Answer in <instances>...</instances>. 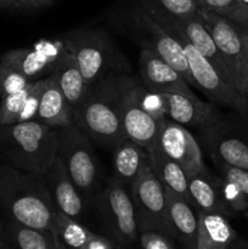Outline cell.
Instances as JSON below:
<instances>
[{
	"label": "cell",
	"instance_id": "cell-1",
	"mask_svg": "<svg viewBox=\"0 0 248 249\" xmlns=\"http://www.w3.org/2000/svg\"><path fill=\"white\" fill-rule=\"evenodd\" d=\"M0 206L16 223L53 235L56 207L44 175L0 164Z\"/></svg>",
	"mask_w": 248,
	"mask_h": 249
},
{
	"label": "cell",
	"instance_id": "cell-2",
	"mask_svg": "<svg viewBox=\"0 0 248 249\" xmlns=\"http://www.w3.org/2000/svg\"><path fill=\"white\" fill-rule=\"evenodd\" d=\"M134 79L133 75L112 72L90 85L87 97L74 114V124L94 142L114 147L125 139L122 130L121 104Z\"/></svg>",
	"mask_w": 248,
	"mask_h": 249
},
{
	"label": "cell",
	"instance_id": "cell-3",
	"mask_svg": "<svg viewBox=\"0 0 248 249\" xmlns=\"http://www.w3.org/2000/svg\"><path fill=\"white\" fill-rule=\"evenodd\" d=\"M58 136V129L36 119L0 125L1 164L45 175L57 158Z\"/></svg>",
	"mask_w": 248,
	"mask_h": 249
},
{
	"label": "cell",
	"instance_id": "cell-4",
	"mask_svg": "<svg viewBox=\"0 0 248 249\" xmlns=\"http://www.w3.org/2000/svg\"><path fill=\"white\" fill-rule=\"evenodd\" d=\"M57 158L87 203L94 201L101 186V165L92 140L75 124L58 129Z\"/></svg>",
	"mask_w": 248,
	"mask_h": 249
},
{
	"label": "cell",
	"instance_id": "cell-5",
	"mask_svg": "<svg viewBox=\"0 0 248 249\" xmlns=\"http://www.w3.org/2000/svg\"><path fill=\"white\" fill-rule=\"evenodd\" d=\"M102 228L108 237L121 247H128L139 240V225L130 192L125 185L112 179L94 198Z\"/></svg>",
	"mask_w": 248,
	"mask_h": 249
},
{
	"label": "cell",
	"instance_id": "cell-6",
	"mask_svg": "<svg viewBox=\"0 0 248 249\" xmlns=\"http://www.w3.org/2000/svg\"><path fill=\"white\" fill-rule=\"evenodd\" d=\"M63 39L89 85L117 72L116 48L104 29L80 28L66 34Z\"/></svg>",
	"mask_w": 248,
	"mask_h": 249
},
{
	"label": "cell",
	"instance_id": "cell-7",
	"mask_svg": "<svg viewBox=\"0 0 248 249\" xmlns=\"http://www.w3.org/2000/svg\"><path fill=\"white\" fill-rule=\"evenodd\" d=\"M199 16L213 36L236 89L248 97V60L237 27L225 17L199 7Z\"/></svg>",
	"mask_w": 248,
	"mask_h": 249
},
{
	"label": "cell",
	"instance_id": "cell-8",
	"mask_svg": "<svg viewBox=\"0 0 248 249\" xmlns=\"http://www.w3.org/2000/svg\"><path fill=\"white\" fill-rule=\"evenodd\" d=\"M129 192L135 208L139 231H159L169 236L167 192L150 164L130 185Z\"/></svg>",
	"mask_w": 248,
	"mask_h": 249
},
{
	"label": "cell",
	"instance_id": "cell-9",
	"mask_svg": "<svg viewBox=\"0 0 248 249\" xmlns=\"http://www.w3.org/2000/svg\"><path fill=\"white\" fill-rule=\"evenodd\" d=\"M68 51L65 39L40 40L34 48H18L5 53L0 62L18 71L31 82L50 77L58 61Z\"/></svg>",
	"mask_w": 248,
	"mask_h": 249
},
{
	"label": "cell",
	"instance_id": "cell-10",
	"mask_svg": "<svg viewBox=\"0 0 248 249\" xmlns=\"http://www.w3.org/2000/svg\"><path fill=\"white\" fill-rule=\"evenodd\" d=\"M152 147L181 165L187 178L206 170L202 151L192 134L184 125L167 117L160 121L157 138Z\"/></svg>",
	"mask_w": 248,
	"mask_h": 249
},
{
	"label": "cell",
	"instance_id": "cell-11",
	"mask_svg": "<svg viewBox=\"0 0 248 249\" xmlns=\"http://www.w3.org/2000/svg\"><path fill=\"white\" fill-rule=\"evenodd\" d=\"M142 87L138 78H135L124 92L121 104V122L124 138L134 141L150 152L155 145L160 121L151 116L141 105Z\"/></svg>",
	"mask_w": 248,
	"mask_h": 249
},
{
	"label": "cell",
	"instance_id": "cell-12",
	"mask_svg": "<svg viewBox=\"0 0 248 249\" xmlns=\"http://www.w3.org/2000/svg\"><path fill=\"white\" fill-rule=\"evenodd\" d=\"M136 22L139 26L147 33L148 46L157 56H159L164 62L172 66L179 74L195 87V80L190 72L185 50L177 39L173 38L167 31L162 28L150 15L146 14L142 9H139L136 14Z\"/></svg>",
	"mask_w": 248,
	"mask_h": 249
},
{
	"label": "cell",
	"instance_id": "cell-13",
	"mask_svg": "<svg viewBox=\"0 0 248 249\" xmlns=\"http://www.w3.org/2000/svg\"><path fill=\"white\" fill-rule=\"evenodd\" d=\"M140 74L147 90L157 94H181L197 97L190 84L172 66L156 55L150 48L140 53Z\"/></svg>",
	"mask_w": 248,
	"mask_h": 249
},
{
	"label": "cell",
	"instance_id": "cell-14",
	"mask_svg": "<svg viewBox=\"0 0 248 249\" xmlns=\"http://www.w3.org/2000/svg\"><path fill=\"white\" fill-rule=\"evenodd\" d=\"M215 124V122H214ZM211 156L216 164L248 170V131L226 124H215L208 134Z\"/></svg>",
	"mask_w": 248,
	"mask_h": 249
},
{
	"label": "cell",
	"instance_id": "cell-15",
	"mask_svg": "<svg viewBox=\"0 0 248 249\" xmlns=\"http://www.w3.org/2000/svg\"><path fill=\"white\" fill-rule=\"evenodd\" d=\"M44 177L56 208L75 220H82L88 203L73 184L58 158H56L53 167Z\"/></svg>",
	"mask_w": 248,
	"mask_h": 249
},
{
	"label": "cell",
	"instance_id": "cell-16",
	"mask_svg": "<svg viewBox=\"0 0 248 249\" xmlns=\"http://www.w3.org/2000/svg\"><path fill=\"white\" fill-rule=\"evenodd\" d=\"M169 119L187 126L209 125L216 121L218 113L214 104H207L198 97H189L181 94H159Z\"/></svg>",
	"mask_w": 248,
	"mask_h": 249
},
{
	"label": "cell",
	"instance_id": "cell-17",
	"mask_svg": "<svg viewBox=\"0 0 248 249\" xmlns=\"http://www.w3.org/2000/svg\"><path fill=\"white\" fill-rule=\"evenodd\" d=\"M167 192V191H165ZM168 226L170 238L179 241L185 249H196L198 214L190 199L167 192Z\"/></svg>",
	"mask_w": 248,
	"mask_h": 249
},
{
	"label": "cell",
	"instance_id": "cell-18",
	"mask_svg": "<svg viewBox=\"0 0 248 249\" xmlns=\"http://www.w3.org/2000/svg\"><path fill=\"white\" fill-rule=\"evenodd\" d=\"M220 181L221 179L213 178L207 169L187 178L190 199L197 212L223 214L228 218L232 215L224 199Z\"/></svg>",
	"mask_w": 248,
	"mask_h": 249
},
{
	"label": "cell",
	"instance_id": "cell-19",
	"mask_svg": "<svg viewBox=\"0 0 248 249\" xmlns=\"http://www.w3.org/2000/svg\"><path fill=\"white\" fill-rule=\"evenodd\" d=\"M174 19L177 29L184 34L185 38L216 68V71L224 78L232 83L228 72V68L223 61V57H221L220 53L216 48L215 41H214L213 36L209 33L207 27L204 26L203 21L199 16V12L196 16L182 17V18L174 16Z\"/></svg>",
	"mask_w": 248,
	"mask_h": 249
},
{
	"label": "cell",
	"instance_id": "cell-20",
	"mask_svg": "<svg viewBox=\"0 0 248 249\" xmlns=\"http://www.w3.org/2000/svg\"><path fill=\"white\" fill-rule=\"evenodd\" d=\"M51 75L55 78L61 91L65 95L74 117L87 97L90 85L83 77L75 57L70 53V50L58 61Z\"/></svg>",
	"mask_w": 248,
	"mask_h": 249
},
{
	"label": "cell",
	"instance_id": "cell-21",
	"mask_svg": "<svg viewBox=\"0 0 248 249\" xmlns=\"http://www.w3.org/2000/svg\"><path fill=\"white\" fill-rule=\"evenodd\" d=\"M35 119L55 129L74 124L72 109L53 75L49 77L48 84L41 94Z\"/></svg>",
	"mask_w": 248,
	"mask_h": 249
},
{
	"label": "cell",
	"instance_id": "cell-22",
	"mask_svg": "<svg viewBox=\"0 0 248 249\" xmlns=\"http://www.w3.org/2000/svg\"><path fill=\"white\" fill-rule=\"evenodd\" d=\"M150 164L148 152L129 139H123L114 146L113 179L123 185H131Z\"/></svg>",
	"mask_w": 248,
	"mask_h": 249
},
{
	"label": "cell",
	"instance_id": "cell-23",
	"mask_svg": "<svg viewBox=\"0 0 248 249\" xmlns=\"http://www.w3.org/2000/svg\"><path fill=\"white\" fill-rule=\"evenodd\" d=\"M198 214L196 249H229L237 238L235 229L231 226L228 216L216 213Z\"/></svg>",
	"mask_w": 248,
	"mask_h": 249
},
{
	"label": "cell",
	"instance_id": "cell-24",
	"mask_svg": "<svg viewBox=\"0 0 248 249\" xmlns=\"http://www.w3.org/2000/svg\"><path fill=\"white\" fill-rule=\"evenodd\" d=\"M150 167L156 177L162 182L168 194L190 199L189 187H187V174L181 165L163 155L157 148L152 147L148 152ZM191 201V199H190Z\"/></svg>",
	"mask_w": 248,
	"mask_h": 249
},
{
	"label": "cell",
	"instance_id": "cell-25",
	"mask_svg": "<svg viewBox=\"0 0 248 249\" xmlns=\"http://www.w3.org/2000/svg\"><path fill=\"white\" fill-rule=\"evenodd\" d=\"M11 249H56L53 233L21 225L12 219L0 220Z\"/></svg>",
	"mask_w": 248,
	"mask_h": 249
},
{
	"label": "cell",
	"instance_id": "cell-26",
	"mask_svg": "<svg viewBox=\"0 0 248 249\" xmlns=\"http://www.w3.org/2000/svg\"><path fill=\"white\" fill-rule=\"evenodd\" d=\"M94 233L80 221L66 215L56 208L53 220V237L56 245L67 249H83Z\"/></svg>",
	"mask_w": 248,
	"mask_h": 249
},
{
	"label": "cell",
	"instance_id": "cell-27",
	"mask_svg": "<svg viewBox=\"0 0 248 249\" xmlns=\"http://www.w3.org/2000/svg\"><path fill=\"white\" fill-rule=\"evenodd\" d=\"M199 6L211 10L236 23L248 16V5L242 0H197Z\"/></svg>",
	"mask_w": 248,
	"mask_h": 249
},
{
	"label": "cell",
	"instance_id": "cell-28",
	"mask_svg": "<svg viewBox=\"0 0 248 249\" xmlns=\"http://www.w3.org/2000/svg\"><path fill=\"white\" fill-rule=\"evenodd\" d=\"M32 85H33V82L27 88L22 89L21 91H17L1 99L0 101V125L17 123L19 113L22 112L24 104L28 99Z\"/></svg>",
	"mask_w": 248,
	"mask_h": 249
},
{
	"label": "cell",
	"instance_id": "cell-29",
	"mask_svg": "<svg viewBox=\"0 0 248 249\" xmlns=\"http://www.w3.org/2000/svg\"><path fill=\"white\" fill-rule=\"evenodd\" d=\"M31 83V80L27 79L18 71L0 62V99L21 91Z\"/></svg>",
	"mask_w": 248,
	"mask_h": 249
},
{
	"label": "cell",
	"instance_id": "cell-30",
	"mask_svg": "<svg viewBox=\"0 0 248 249\" xmlns=\"http://www.w3.org/2000/svg\"><path fill=\"white\" fill-rule=\"evenodd\" d=\"M220 185L225 203L232 213V215L236 213H241L245 214L248 218V204L240 187L235 182L224 179V178H221Z\"/></svg>",
	"mask_w": 248,
	"mask_h": 249
},
{
	"label": "cell",
	"instance_id": "cell-31",
	"mask_svg": "<svg viewBox=\"0 0 248 249\" xmlns=\"http://www.w3.org/2000/svg\"><path fill=\"white\" fill-rule=\"evenodd\" d=\"M163 9L175 17L196 16L199 12L197 0H156Z\"/></svg>",
	"mask_w": 248,
	"mask_h": 249
},
{
	"label": "cell",
	"instance_id": "cell-32",
	"mask_svg": "<svg viewBox=\"0 0 248 249\" xmlns=\"http://www.w3.org/2000/svg\"><path fill=\"white\" fill-rule=\"evenodd\" d=\"M141 105L143 108L148 112L152 117H155L158 121H162L163 118L167 117L165 114L164 102H163L162 96L157 92H152L145 88V85L141 89Z\"/></svg>",
	"mask_w": 248,
	"mask_h": 249
},
{
	"label": "cell",
	"instance_id": "cell-33",
	"mask_svg": "<svg viewBox=\"0 0 248 249\" xmlns=\"http://www.w3.org/2000/svg\"><path fill=\"white\" fill-rule=\"evenodd\" d=\"M139 240H140L141 249H175L169 236L159 231H140Z\"/></svg>",
	"mask_w": 248,
	"mask_h": 249
},
{
	"label": "cell",
	"instance_id": "cell-34",
	"mask_svg": "<svg viewBox=\"0 0 248 249\" xmlns=\"http://www.w3.org/2000/svg\"><path fill=\"white\" fill-rule=\"evenodd\" d=\"M218 167L221 173V178L235 182L240 187L248 204V170L238 169V168L226 164H218Z\"/></svg>",
	"mask_w": 248,
	"mask_h": 249
},
{
	"label": "cell",
	"instance_id": "cell-35",
	"mask_svg": "<svg viewBox=\"0 0 248 249\" xmlns=\"http://www.w3.org/2000/svg\"><path fill=\"white\" fill-rule=\"evenodd\" d=\"M53 2V0H0V7L2 9L35 10L49 6Z\"/></svg>",
	"mask_w": 248,
	"mask_h": 249
},
{
	"label": "cell",
	"instance_id": "cell-36",
	"mask_svg": "<svg viewBox=\"0 0 248 249\" xmlns=\"http://www.w3.org/2000/svg\"><path fill=\"white\" fill-rule=\"evenodd\" d=\"M118 245L112 238L106 236L92 235V237L88 241L85 247L83 249H117Z\"/></svg>",
	"mask_w": 248,
	"mask_h": 249
},
{
	"label": "cell",
	"instance_id": "cell-37",
	"mask_svg": "<svg viewBox=\"0 0 248 249\" xmlns=\"http://www.w3.org/2000/svg\"><path fill=\"white\" fill-rule=\"evenodd\" d=\"M229 249H248V240L237 236V238L231 243Z\"/></svg>",
	"mask_w": 248,
	"mask_h": 249
},
{
	"label": "cell",
	"instance_id": "cell-38",
	"mask_svg": "<svg viewBox=\"0 0 248 249\" xmlns=\"http://www.w3.org/2000/svg\"><path fill=\"white\" fill-rule=\"evenodd\" d=\"M232 23H233V22H232ZM233 24L237 27L238 31H240L241 33L248 36V16L245 17V18L240 19V21L236 22V23H233Z\"/></svg>",
	"mask_w": 248,
	"mask_h": 249
},
{
	"label": "cell",
	"instance_id": "cell-39",
	"mask_svg": "<svg viewBox=\"0 0 248 249\" xmlns=\"http://www.w3.org/2000/svg\"><path fill=\"white\" fill-rule=\"evenodd\" d=\"M0 249H11L9 241H7L6 235H5L4 230H2L1 225H0Z\"/></svg>",
	"mask_w": 248,
	"mask_h": 249
},
{
	"label": "cell",
	"instance_id": "cell-40",
	"mask_svg": "<svg viewBox=\"0 0 248 249\" xmlns=\"http://www.w3.org/2000/svg\"><path fill=\"white\" fill-rule=\"evenodd\" d=\"M240 33H241V32H240ZM241 38H242L243 49H245V53H246V56H247V60H248V36L241 33Z\"/></svg>",
	"mask_w": 248,
	"mask_h": 249
},
{
	"label": "cell",
	"instance_id": "cell-41",
	"mask_svg": "<svg viewBox=\"0 0 248 249\" xmlns=\"http://www.w3.org/2000/svg\"><path fill=\"white\" fill-rule=\"evenodd\" d=\"M56 249H67V248L62 247V246H60V245H56Z\"/></svg>",
	"mask_w": 248,
	"mask_h": 249
},
{
	"label": "cell",
	"instance_id": "cell-42",
	"mask_svg": "<svg viewBox=\"0 0 248 249\" xmlns=\"http://www.w3.org/2000/svg\"><path fill=\"white\" fill-rule=\"evenodd\" d=\"M243 2H245V4H247L248 5V0H242Z\"/></svg>",
	"mask_w": 248,
	"mask_h": 249
},
{
	"label": "cell",
	"instance_id": "cell-43",
	"mask_svg": "<svg viewBox=\"0 0 248 249\" xmlns=\"http://www.w3.org/2000/svg\"><path fill=\"white\" fill-rule=\"evenodd\" d=\"M117 249H123V247H121V246H118V248Z\"/></svg>",
	"mask_w": 248,
	"mask_h": 249
},
{
	"label": "cell",
	"instance_id": "cell-44",
	"mask_svg": "<svg viewBox=\"0 0 248 249\" xmlns=\"http://www.w3.org/2000/svg\"><path fill=\"white\" fill-rule=\"evenodd\" d=\"M53 1H55V0H53Z\"/></svg>",
	"mask_w": 248,
	"mask_h": 249
}]
</instances>
